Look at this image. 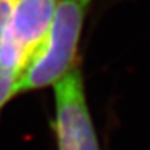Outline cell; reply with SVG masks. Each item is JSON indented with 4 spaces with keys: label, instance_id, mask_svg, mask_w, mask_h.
Here are the masks:
<instances>
[{
    "label": "cell",
    "instance_id": "cell-1",
    "mask_svg": "<svg viewBox=\"0 0 150 150\" xmlns=\"http://www.w3.org/2000/svg\"><path fill=\"white\" fill-rule=\"evenodd\" d=\"M93 0H59L45 42L20 78L17 93L53 86L75 65Z\"/></svg>",
    "mask_w": 150,
    "mask_h": 150
},
{
    "label": "cell",
    "instance_id": "cell-2",
    "mask_svg": "<svg viewBox=\"0 0 150 150\" xmlns=\"http://www.w3.org/2000/svg\"><path fill=\"white\" fill-rule=\"evenodd\" d=\"M57 3L59 0H17L14 4L0 60L3 68L18 82L42 47Z\"/></svg>",
    "mask_w": 150,
    "mask_h": 150
},
{
    "label": "cell",
    "instance_id": "cell-3",
    "mask_svg": "<svg viewBox=\"0 0 150 150\" xmlns=\"http://www.w3.org/2000/svg\"><path fill=\"white\" fill-rule=\"evenodd\" d=\"M53 86L59 150H100L79 65H75Z\"/></svg>",
    "mask_w": 150,
    "mask_h": 150
},
{
    "label": "cell",
    "instance_id": "cell-4",
    "mask_svg": "<svg viewBox=\"0 0 150 150\" xmlns=\"http://www.w3.org/2000/svg\"><path fill=\"white\" fill-rule=\"evenodd\" d=\"M17 0H0V53H1V45L4 39V33L10 21L11 11L14 8ZM17 85L18 81L11 74L3 68L1 60H0V110L4 107L7 103L10 102L13 97H16L17 93Z\"/></svg>",
    "mask_w": 150,
    "mask_h": 150
}]
</instances>
